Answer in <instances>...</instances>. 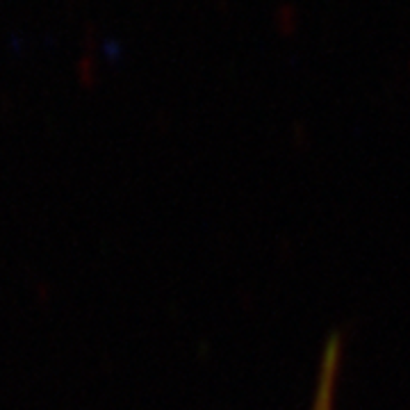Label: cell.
Here are the masks:
<instances>
[{
	"instance_id": "cell-1",
	"label": "cell",
	"mask_w": 410,
	"mask_h": 410,
	"mask_svg": "<svg viewBox=\"0 0 410 410\" xmlns=\"http://www.w3.org/2000/svg\"><path fill=\"white\" fill-rule=\"evenodd\" d=\"M342 360V340L338 335H331L326 342L322 365H319V378L312 410H335V385H338V371Z\"/></svg>"
}]
</instances>
